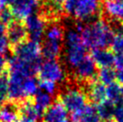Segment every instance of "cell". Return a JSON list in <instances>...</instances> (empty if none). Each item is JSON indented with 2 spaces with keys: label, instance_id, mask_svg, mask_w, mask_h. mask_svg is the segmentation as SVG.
<instances>
[{
  "label": "cell",
  "instance_id": "cell-1",
  "mask_svg": "<svg viewBox=\"0 0 123 122\" xmlns=\"http://www.w3.org/2000/svg\"><path fill=\"white\" fill-rule=\"evenodd\" d=\"M84 44L87 49H103L111 46L115 34L105 19H98L85 24L81 32Z\"/></svg>",
  "mask_w": 123,
  "mask_h": 122
},
{
  "label": "cell",
  "instance_id": "cell-2",
  "mask_svg": "<svg viewBox=\"0 0 123 122\" xmlns=\"http://www.w3.org/2000/svg\"><path fill=\"white\" fill-rule=\"evenodd\" d=\"M58 101L71 114L83 110L88 104V97L81 87L68 85L58 93Z\"/></svg>",
  "mask_w": 123,
  "mask_h": 122
},
{
  "label": "cell",
  "instance_id": "cell-3",
  "mask_svg": "<svg viewBox=\"0 0 123 122\" xmlns=\"http://www.w3.org/2000/svg\"><path fill=\"white\" fill-rule=\"evenodd\" d=\"M102 12L100 0H79L74 17L79 22L89 24L100 19Z\"/></svg>",
  "mask_w": 123,
  "mask_h": 122
},
{
  "label": "cell",
  "instance_id": "cell-4",
  "mask_svg": "<svg viewBox=\"0 0 123 122\" xmlns=\"http://www.w3.org/2000/svg\"><path fill=\"white\" fill-rule=\"evenodd\" d=\"M14 56L21 60L33 64H41V48L39 42L33 41H24L13 47Z\"/></svg>",
  "mask_w": 123,
  "mask_h": 122
},
{
  "label": "cell",
  "instance_id": "cell-5",
  "mask_svg": "<svg viewBox=\"0 0 123 122\" xmlns=\"http://www.w3.org/2000/svg\"><path fill=\"white\" fill-rule=\"evenodd\" d=\"M38 75L41 80H49L61 84L65 83L66 80L68 79L64 67L57 59L45 60L41 62Z\"/></svg>",
  "mask_w": 123,
  "mask_h": 122
},
{
  "label": "cell",
  "instance_id": "cell-6",
  "mask_svg": "<svg viewBox=\"0 0 123 122\" xmlns=\"http://www.w3.org/2000/svg\"><path fill=\"white\" fill-rule=\"evenodd\" d=\"M97 74V66L89 55H86L82 62L72 71L75 83L78 85L95 81Z\"/></svg>",
  "mask_w": 123,
  "mask_h": 122
},
{
  "label": "cell",
  "instance_id": "cell-7",
  "mask_svg": "<svg viewBox=\"0 0 123 122\" xmlns=\"http://www.w3.org/2000/svg\"><path fill=\"white\" fill-rule=\"evenodd\" d=\"M24 25L30 40L40 43L44 37L48 23L40 13H36L28 16L24 20Z\"/></svg>",
  "mask_w": 123,
  "mask_h": 122
},
{
  "label": "cell",
  "instance_id": "cell-8",
  "mask_svg": "<svg viewBox=\"0 0 123 122\" xmlns=\"http://www.w3.org/2000/svg\"><path fill=\"white\" fill-rule=\"evenodd\" d=\"M64 62L69 70H74L86 57L87 48L83 41L64 46Z\"/></svg>",
  "mask_w": 123,
  "mask_h": 122
},
{
  "label": "cell",
  "instance_id": "cell-9",
  "mask_svg": "<svg viewBox=\"0 0 123 122\" xmlns=\"http://www.w3.org/2000/svg\"><path fill=\"white\" fill-rule=\"evenodd\" d=\"M41 1L42 0H14L10 8L14 18L22 22L40 11Z\"/></svg>",
  "mask_w": 123,
  "mask_h": 122
},
{
  "label": "cell",
  "instance_id": "cell-10",
  "mask_svg": "<svg viewBox=\"0 0 123 122\" xmlns=\"http://www.w3.org/2000/svg\"><path fill=\"white\" fill-rule=\"evenodd\" d=\"M6 36L9 41V44L12 47L20 44L21 42L26 41L28 37V32L24 24L21 21L15 20L7 25Z\"/></svg>",
  "mask_w": 123,
  "mask_h": 122
},
{
  "label": "cell",
  "instance_id": "cell-11",
  "mask_svg": "<svg viewBox=\"0 0 123 122\" xmlns=\"http://www.w3.org/2000/svg\"><path fill=\"white\" fill-rule=\"evenodd\" d=\"M43 122H69L68 111L59 101H56L43 113Z\"/></svg>",
  "mask_w": 123,
  "mask_h": 122
},
{
  "label": "cell",
  "instance_id": "cell-12",
  "mask_svg": "<svg viewBox=\"0 0 123 122\" xmlns=\"http://www.w3.org/2000/svg\"><path fill=\"white\" fill-rule=\"evenodd\" d=\"M81 88L86 92L88 100H90L92 103H95L97 105L107 100L105 85L100 83L99 81L86 83L81 86Z\"/></svg>",
  "mask_w": 123,
  "mask_h": 122
},
{
  "label": "cell",
  "instance_id": "cell-13",
  "mask_svg": "<svg viewBox=\"0 0 123 122\" xmlns=\"http://www.w3.org/2000/svg\"><path fill=\"white\" fill-rule=\"evenodd\" d=\"M90 56L94 61L97 67H113L115 65L116 54H114L113 51L108 49L107 48L92 49Z\"/></svg>",
  "mask_w": 123,
  "mask_h": 122
},
{
  "label": "cell",
  "instance_id": "cell-14",
  "mask_svg": "<svg viewBox=\"0 0 123 122\" xmlns=\"http://www.w3.org/2000/svg\"><path fill=\"white\" fill-rule=\"evenodd\" d=\"M20 117V104L7 101L0 106V122H16Z\"/></svg>",
  "mask_w": 123,
  "mask_h": 122
},
{
  "label": "cell",
  "instance_id": "cell-15",
  "mask_svg": "<svg viewBox=\"0 0 123 122\" xmlns=\"http://www.w3.org/2000/svg\"><path fill=\"white\" fill-rule=\"evenodd\" d=\"M102 11L104 14V18L123 20V0H104L102 6Z\"/></svg>",
  "mask_w": 123,
  "mask_h": 122
},
{
  "label": "cell",
  "instance_id": "cell-16",
  "mask_svg": "<svg viewBox=\"0 0 123 122\" xmlns=\"http://www.w3.org/2000/svg\"><path fill=\"white\" fill-rule=\"evenodd\" d=\"M64 42L44 40L41 48V56L46 60H54L60 57Z\"/></svg>",
  "mask_w": 123,
  "mask_h": 122
},
{
  "label": "cell",
  "instance_id": "cell-17",
  "mask_svg": "<svg viewBox=\"0 0 123 122\" xmlns=\"http://www.w3.org/2000/svg\"><path fill=\"white\" fill-rule=\"evenodd\" d=\"M64 36H65V29L61 24H58V22L48 24L44 34L45 40L64 42Z\"/></svg>",
  "mask_w": 123,
  "mask_h": 122
},
{
  "label": "cell",
  "instance_id": "cell-18",
  "mask_svg": "<svg viewBox=\"0 0 123 122\" xmlns=\"http://www.w3.org/2000/svg\"><path fill=\"white\" fill-rule=\"evenodd\" d=\"M107 100L113 102L115 105L123 104V85L119 83H112L106 87Z\"/></svg>",
  "mask_w": 123,
  "mask_h": 122
},
{
  "label": "cell",
  "instance_id": "cell-19",
  "mask_svg": "<svg viewBox=\"0 0 123 122\" xmlns=\"http://www.w3.org/2000/svg\"><path fill=\"white\" fill-rule=\"evenodd\" d=\"M115 107H116V105L113 102H111L109 100H106L104 102L97 104L95 108L96 112L100 117V119L106 121V120L111 119L113 118Z\"/></svg>",
  "mask_w": 123,
  "mask_h": 122
},
{
  "label": "cell",
  "instance_id": "cell-20",
  "mask_svg": "<svg viewBox=\"0 0 123 122\" xmlns=\"http://www.w3.org/2000/svg\"><path fill=\"white\" fill-rule=\"evenodd\" d=\"M53 96L45 92L39 90L37 93L33 96V102L38 110L44 113V111L53 103Z\"/></svg>",
  "mask_w": 123,
  "mask_h": 122
},
{
  "label": "cell",
  "instance_id": "cell-21",
  "mask_svg": "<svg viewBox=\"0 0 123 122\" xmlns=\"http://www.w3.org/2000/svg\"><path fill=\"white\" fill-rule=\"evenodd\" d=\"M97 77L100 83L108 86L116 80V70H114L112 67L100 68Z\"/></svg>",
  "mask_w": 123,
  "mask_h": 122
},
{
  "label": "cell",
  "instance_id": "cell-22",
  "mask_svg": "<svg viewBox=\"0 0 123 122\" xmlns=\"http://www.w3.org/2000/svg\"><path fill=\"white\" fill-rule=\"evenodd\" d=\"M78 122H102L97 112L96 108L92 104H87L83 110L81 119Z\"/></svg>",
  "mask_w": 123,
  "mask_h": 122
},
{
  "label": "cell",
  "instance_id": "cell-23",
  "mask_svg": "<svg viewBox=\"0 0 123 122\" xmlns=\"http://www.w3.org/2000/svg\"><path fill=\"white\" fill-rule=\"evenodd\" d=\"M23 90H24L25 97H32V96H34L40 90L37 80L33 76L27 77L24 81Z\"/></svg>",
  "mask_w": 123,
  "mask_h": 122
},
{
  "label": "cell",
  "instance_id": "cell-24",
  "mask_svg": "<svg viewBox=\"0 0 123 122\" xmlns=\"http://www.w3.org/2000/svg\"><path fill=\"white\" fill-rule=\"evenodd\" d=\"M8 85H9V78L6 72L1 73L0 74V106L7 102Z\"/></svg>",
  "mask_w": 123,
  "mask_h": 122
},
{
  "label": "cell",
  "instance_id": "cell-25",
  "mask_svg": "<svg viewBox=\"0 0 123 122\" xmlns=\"http://www.w3.org/2000/svg\"><path fill=\"white\" fill-rule=\"evenodd\" d=\"M39 87H40V90L47 92L51 96L56 95L58 91V86L57 85V83L49 81V80H41V82L39 83Z\"/></svg>",
  "mask_w": 123,
  "mask_h": 122
},
{
  "label": "cell",
  "instance_id": "cell-26",
  "mask_svg": "<svg viewBox=\"0 0 123 122\" xmlns=\"http://www.w3.org/2000/svg\"><path fill=\"white\" fill-rule=\"evenodd\" d=\"M14 14L9 6L0 7V21L6 25L12 23L14 21Z\"/></svg>",
  "mask_w": 123,
  "mask_h": 122
},
{
  "label": "cell",
  "instance_id": "cell-27",
  "mask_svg": "<svg viewBox=\"0 0 123 122\" xmlns=\"http://www.w3.org/2000/svg\"><path fill=\"white\" fill-rule=\"evenodd\" d=\"M79 0H65L63 3V12L66 15L74 17L76 6Z\"/></svg>",
  "mask_w": 123,
  "mask_h": 122
},
{
  "label": "cell",
  "instance_id": "cell-28",
  "mask_svg": "<svg viewBox=\"0 0 123 122\" xmlns=\"http://www.w3.org/2000/svg\"><path fill=\"white\" fill-rule=\"evenodd\" d=\"M111 47L116 55H123V34L115 35Z\"/></svg>",
  "mask_w": 123,
  "mask_h": 122
},
{
  "label": "cell",
  "instance_id": "cell-29",
  "mask_svg": "<svg viewBox=\"0 0 123 122\" xmlns=\"http://www.w3.org/2000/svg\"><path fill=\"white\" fill-rule=\"evenodd\" d=\"M113 119L115 122H123V104L116 105L113 114Z\"/></svg>",
  "mask_w": 123,
  "mask_h": 122
},
{
  "label": "cell",
  "instance_id": "cell-30",
  "mask_svg": "<svg viewBox=\"0 0 123 122\" xmlns=\"http://www.w3.org/2000/svg\"><path fill=\"white\" fill-rule=\"evenodd\" d=\"M9 41L7 40L6 35L0 37V53L5 54L8 50V46H9Z\"/></svg>",
  "mask_w": 123,
  "mask_h": 122
},
{
  "label": "cell",
  "instance_id": "cell-31",
  "mask_svg": "<svg viewBox=\"0 0 123 122\" xmlns=\"http://www.w3.org/2000/svg\"><path fill=\"white\" fill-rule=\"evenodd\" d=\"M7 65H8V60H7L6 57H5L2 53H0V74L3 72H6Z\"/></svg>",
  "mask_w": 123,
  "mask_h": 122
},
{
  "label": "cell",
  "instance_id": "cell-32",
  "mask_svg": "<svg viewBox=\"0 0 123 122\" xmlns=\"http://www.w3.org/2000/svg\"><path fill=\"white\" fill-rule=\"evenodd\" d=\"M47 3L50 4L51 6L55 7H58L59 9H62L63 10V3L65 0H43Z\"/></svg>",
  "mask_w": 123,
  "mask_h": 122
},
{
  "label": "cell",
  "instance_id": "cell-33",
  "mask_svg": "<svg viewBox=\"0 0 123 122\" xmlns=\"http://www.w3.org/2000/svg\"><path fill=\"white\" fill-rule=\"evenodd\" d=\"M116 80L120 85H123V67L116 69Z\"/></svg>",
  "mask_w": 123,
  "mask_h": 122
},
{
  "label": "cell",
  "instance_id": "cell-34",
  "mask_svg": "<svg viewBox=\"0 0 123 122\" xmlns=\"http://www.w3.org/2000/svg\"><path fill=\"white\" fill-rule=\"evenodd\" d=\"M14 0H0V7L4 6H9L14 3Z\"/></svg>",
  "mask_w": 123,
  "mask_h": 122
},
{
  "label": "cell",
  "instance_id": "cell-35",
  "mask_svg": "<svg viewBox=\"0 0 123 122\" xmlns=\"http://www.w3.org/2000/svg\"><path fill=\"white\" fill-rule=\"evenodd\" d=\"M6 25L0 21V37L6 35Z\"/></svg>",
  "mask_w": 123,
  "mask_h": 122
},
{
  "label": "cell",
  "instance_id": "cell-36",
  "mask_svg": "<svg viewBox=\"0 0 123 122\" xmlns=\"http://www.w3.org/2000/svg\"><path fill=\"white\" fill-rule=\"evenodd\" d=\"M104 122H115V120L114 119H109V120H106Z\"/></svg>",
  "mask_w": 123,
  "mask_h": 122
},
{
  "label": "cell",
  "instance_id": "cell-37",
  "mask_svg": "<svg viewBox=\"0 0 123 122\" xmlns=\"http://www.w3.org/2000/svg\"><path fill=\"white\" fill-rule=\"evenodd\" d=\"M117 1H122V0H117Z\"/></svg>",
  "mask_w": 123,
  "mask_h": 122
}]
</instances>
